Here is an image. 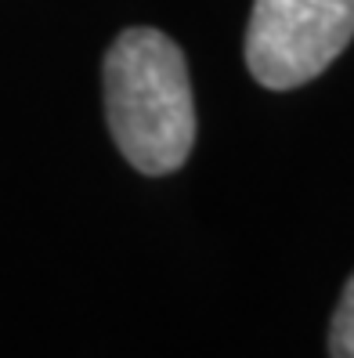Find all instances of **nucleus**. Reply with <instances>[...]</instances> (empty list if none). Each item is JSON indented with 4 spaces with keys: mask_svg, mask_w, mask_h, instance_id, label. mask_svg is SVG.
Segmentation results:
<instances>
[{
    "mask_svg": "<svg viewBox=\"0 0 354 358\" xmlns=\"http://www.w3.org/2000/svg\"><path fill=\"white\" fill-rule=\"evenodd\" d=\"M105 116L116 149L134 171L159 178L196 145V98L181 48L166 33L134 26L105 55Z\"/></svg>",
    "mask_w": 354,
    "mask_h": 358,
    "instance_id": "1",
    "label": "nucleus"
},
{
    "mask_svg": "<svg viewBox=\"0 0 354 358\" xmlns=\"http://www.w3.org/2000/svg\"><path fill=\"white\" fill-rule=\"evenodd\" d=\"M354 40V0H253L246 66L267 91H293L337 62Z\"/></svg>",
    "mask_w": 354,
    "mask_h": 358,
    "instance_id": "2",
    "label": "nucleus"
},
{
    "mask_svg": "<svg viewBox=\"0 0 354 358\" xmlns=\"http://www.w3.org/2000/svg\"><path fill=\"white\" fill-rule=\"evenodd\" d=\"M329 358H354V275L347 279L329 322Z\"/></svg>",
    "mask_w": 354,
    "mask_h": 358,
    "instance_id": "3",
    "label": "nucleus"
}]
</instances>
